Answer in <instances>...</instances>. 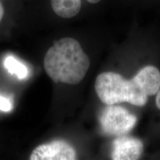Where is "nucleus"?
<instances>
[{"instance_id": "f8f14e48", "label": "nucleus", "mask_w": 160, "mask_h": 160, "mask_svg": "<svg viewBox=\"0 0 160 160\" xmlns=\"http://www.w3.org/2000/svg\"><path fill=\"white\" fill-rule=\"evenodd\" d=\"M88 2L89 3H91V4H97L98 2H99L101 0H87Z\"/></svg>"}, {"instance_id": "423d86ee", "label": "nucleus", "mask_w": 160, "mask_h": 160, "mask_svg": "<svg viewBox=\"0 0 160 160\" xmlns=\"http://www.w3.org/2000/svg\"><path fill=\"white\" fill-rule=\"evenodd\" d=\"M148 96H153L160 88V71L154 66H146L133 77Z\"/></svg>"}, {"instance_id": "39448f33", "label": "nucleus", "mask_w": 160, "mask_h": 160, "mask_svg": "<svg viewBox=\"0 0 160 160\" xmlns=\"http://www.w3.org/2000/svg\"><path fill=\"white\" fill-rule=\"evenodd\" d=\"M143 152V143L134 137L117 138L112 144L111 159L113 160H135L139 159Z\"/></svg>"}, {"instance_id": "f257e3e1", "label": "nucleus", "mask_w": 160, "mask_h": 160, "mask_svg": "<svg viewBox=\"0 0 160 160\" xmlns=\"http://www.w3.org/2000/svg\"><path fill=\"white\" fill-rule=\"evenodd\" d=\"M89 67L88 56L73 38L58 40L44 58L45 71L55 83L77 85L85 78Z\"/></svg>"}, {"instance_id": "6e6552de", "label": "nucleus", "mask_w": 160, "mask_h": 160, "mask_svg": "<svg viewBox=\"0 0 160 160\" xmlns=\"http://www.w3.org/2000/svg\"><path fill=\"white\" fill-rule=\"evenodd\" d=\"M6 70L12 75H16L19 79H25L28 77V70L25 65L13 56H8L4 62Z\"/></svg>"}, {"instance_id": "9d476101", "label": "nucleus", "mask_w": 160, "mask_h": 160, "mask_svg": "<svg viewBox=\"0 0 160 160\" xmlns=\"http://www.w3.org/2000/svg\"><path fill=\"white\" fill-rule=\"evenodd\" d=\"M156 105H157L158 109L160 110V88L159 90V91L157 92V98H156Z\"/></svg>"}, {"instance_id": "7ed1b4c3", "label": "nucleus", "mask_w": 160, "mask_h": 160, "mask_svg": "<svg viewBox=\"0 0 160 160\" xmlns=\"http://www.w3.org/2000/svg\"><path fill=\"white\" fill-rule=\"evenodd\" d=\"M137 118L125 108L116 105H107L99 115L102 131L110 136H121L128 133L135 127Z\"/></svg>"}, {"instance_id": "1a4fd4ad", "label": "nucleus", "mask_w": 160, "mask_h": 160, "mask_svg": "<svg viewBox=\"0 0 160 160\" xmlns=\"http://www.w3.org/2000/svg\"><path fill=\"white\" fill-rule=\"evenodd\" d=\"M13 108V105L11 100L0 95V111L5 112L11 111Z\"/></svg>"}, {"instance_id": "0eeeda50", "label": "nucleus", "mask_w": 160, "mask_h": 160, "mask_svg": "<svg viewBox=\"0 0 160 160\" xmlns=\"http://www.w3.org/2000/svg\"><path fill=\"white\" fill-rule=\"evenodd\" d=\"M51 3L56 14L64 19L74 17L82 7V0H51Z\"/></svg>"}, {"instance_id": "20e7f679", "label": "nucleus", "mask_w": 160, "mask_h": 160, "mask_svg": "<svg viewBox=\"0 0 160 160\" xmlns=\"http://www.w3.org/2000/svg\"><path fill=\"white\" fill-rule=\"evenodd\" d=\"M75 149L62 139H57L37 146L30 155V160H74Z\"/></svg>"}, {"instance_id": "9b49d317", "label": "nucleus", "mask_w": 160, "mask_h": 160, "mask_svg": "<svg viewBox=\"0 0 160 160\" xmlns=\"http://www.w3.org/2000/svg\"><path fill=\"white\" fill-rule=\"evenodd\" d=\"M4 13H5V10H4V7L2 4L1 1H0V22H1L3 16H4Z\"/></svg>"}, {"instance_id": "f03ea898", "label": "nucleus", "mask_w": 160, "mask_h": 160, "mask_svg": "<svg viewBox=\"0 0 160 160\" xmlns=\"http://www.w3.org/2000/svg\"><path fill=\"white\" fill-rule=\"evenodd\" d=\"M95 90L98 97L105 105L128 102L144 106L148 98L133 77L127 79L114 72H103L98 75Z\"/></svg>"}]
</instances>
